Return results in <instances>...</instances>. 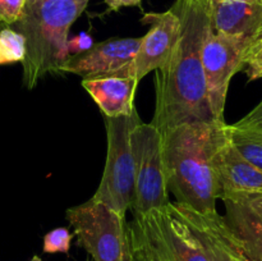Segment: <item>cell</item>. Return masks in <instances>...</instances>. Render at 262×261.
<instances>
[{
  "mask_svg": "<svg viewBox=\"0 0 262 261\" xmlns=\"http://www.w3.org/2000/svg\"><path fill=\"white\" fill-rule=\"evenodd\" d=\"M252 40L217 33L211 30L204 49L202 66L206 82L207 101L214 120L224 122L225 102L230 81L243 69V59Z\"/></svg>",
  "mask_w": 262,
  "mask_h": 261,
  "instance_id": "cell-7",
  "label": "cell"
},
{
  "mask_svg": "<svg viewBox=\"0 0 262 261\" xmlns=\"http://www.w3.org/2000/svg\"><path fill=\"white\" fill-rule=\"evenodd\" d=\"M3 27H5V26H4V25H2V23H0V30H2Z\"/></svg>",
  "mask_w": 262,
  "mask_h": 261,
  "instance_id": "cell-30",
  "label": "cell"
},
{
  "mask_svg": "<svg viewBox=\"0 0 262 261\" xmlns=\"http://www.w3.org/2000/svg\"><path fill=\"white\" fill-rule=\"evenodd\" d=\"M135 161V191L130 210L135 217L170 204L164 168L161 132L151 123L138 122L130 135Z\"/></svg>",
  "mask_w": 262,
  "mask_h": 261,
  "instance_id": "cell-6",
  "label": "cell"
},
{
  "mask_svg": "<svg viewBox=\"0 0 262 261\" xmlns=\"http://www.w3.org/2000/svg\"><path fill=\"white\" fill-rule=\"evenodd\" d=\"M238 123L242 124H252V125H261L262 127V100L248 113L246 117L242 119L238 120Z\"/></svg>",
  "mask_w": 262,
  "mask_h": 261,
  "instance_id": "cell-23",
  "label": "cell"
},
{
  "mask_svg": "<svg viewBox=\"0 0 262 261\" xmlns=\"http://www.w3.org/2000/svg\"><path fill=\"white\" fill-rule=\"evenodd\" d=\"M27 0H0V23L13 26L20 19Z\"/></svg>",
  "mask_w": 262,
  "mask_h": 261,
  "instance_id": "cell-21",
  "label": "cell"
},
{
  "mask_svg": "<svg viewBox=\"0 0 262 261\" xmlns=\"http://www.w3.org/2000/svg\"><path fill=\"white\" fill-rule=\"evenodd\" d=\"M227 127V124H225ZM219 199L262 193V170L246 160L223 132L212 156Z\"/></svg>",
  "mask_w": 262,
  "mask_h": 261,
  "instance_id": "cell-11",
  "label": "cell"
},
{
  "mask_svg": "<svg viewBox=\"0 0 262 261\" xmlns=\"http://www.w3.org/2000/svg\"><path fill=\"white\" fill-rule=\"evenodd\" d=\"M141 22L148 31L141 37L135 59L115 76L141 81L150 72L158 71L166 63L181 37V19L173 9L163 13H146Z\"/></svg>",
  "mask_w": 262,
  "mask_h": 261,
  "instance_id": "cell-9",
  "label": "cell"
},
{
  "mask_svg": "<svg viewBox=\"0 0 262 261\" xmlns=\"http://www.w3.org/2000/svg\"><path fill=\"white\" fill-rule=\"evenodd\" d=\"M234 247H235V246H234ZM235 250H237V248H235ZM237 253H238V251H237ZM238 258H239V261H250V260H247V258L243 257V256H241L239 253H238Z\"/></svg>",
  "mask_w": 262,
  "mask_h": 261,
  "instance_id": "cell-28",
  "label": "cell"
},
{
  "mask_svg": "<svg viewBox=\"0 0 262 261\" xmlns=\"http://www.w3.org/2000/svg\"><path fill=\"white\" fill-rule=\"evenodd\" d=\"M181 37L166 63L155 71V113L160 132L183 123L212 122L202 66V49L211 32L209 0H177Z\"/></svg>",
  "mask_w": 262,
  "mask_h": 261,
  "instance_id": "cell-1",
  "label": "cell"
},
{
  "mask_svg": "<svg viewBox=\"0 0 262 261\" xmlns=\"http://www.w3.org/2000/svg\"><path fill=\"white\" fill-rule=\"evenodd\" d=\"M26 55V41L22 33L5 26L0 30V66L22 63Z\"/></svg>",
  "mask_w": 262,
  "mask_h": 261,
  "instance_id": "cell-17",
  "label": "cell"
},
{
  "mask_svg": "<svg viewBox=\"0 0 262 261\" xmlns=\"http://www.w3.org/2000/svg\"><path fill=\"white\" fill-rule=\"evenodd\" d=\"M89 3L90 0H27L20 19L9 26L22 33L26 41L22 61L26 89L33 90L46 74L59 72L69 56V30Z\"/></svg>",
  "mask_w": 262,
  "mask_h": 261,
  "instance_id": "cell-3",
  "label": "cell"
},
{
  "mask_svg": "<svg viewBox=\"0 0 262 261\" xmlns=\"http://www.w3.org/2000/svg\"><path fill=\"white\" fill-rule=\"evenodd\" d=\"M138 122L141 119L137 110L124 117H105L106 161L99 187L91 197L123 215L130 209L135 191V161L130 135Z\"/></svg>",
  "mask_w": 262,
  "mask_h": 261,
  "instance_id": "cell-5",
  "label": "cell"
},
{
  "mask_svg": "<svg viewBox=\"0 0 262 261\" xmlns=\"http://www.w3.org/2000/svg\"><path fill=\"white\" fill-rule=\"evenodd\" d=\"M104 2L110 12H117V10H120L122 8L138 7L142 0H104Z\"/></svg>",
  "mask_w": 262,
  "mask_h": 261,
  "instance_id": "cell-24",
  "label": "cell"
},
{
  "mask_svg": "<svg viewBox=\"0 0 262 261\" xmlns=\"http://www.w3.org/2000/svg\"><path fill=\"white\" fill-rule=\"evenodd\" d=\"M74 233L68 228L59 227L50 230L43 237L42 251L45 253H69Z\"/></svg>",
  "mask_w": 262,
  "mask_h": 261,
  "instance_id": "cell-18",
  "label": "cell"
},
{
  "mask_svg": "<svg viewBox=\"0 0 262 261\" xmlns=\"http://www.w3.org/2000/svg\"><path fill=\"white\" fill-rule=\"evenodd\" d=\"M225 124L191 122L161 132L166 186L177 204L201 214L216 212L219 188L212 156Z\"/></svg>",
  "mask_w": 262,
  "mask_h": 261,
  "instance_id": "cell-2",
  "label": "cell"
},
{
  "mask_svg": "<svg viewBox=\"0 0 262 261\" xmlns=\"http://www.w3.org/2000/svg\"><path fill=\"white\" fill-rule=\"evenodd\" d=\"M135 222L156 261H209L196 235L168 206L135 217Z\"/></svg>",
  "mask_w": 262,
  "mask_h": 261,
  "instance_id": "cell-8",
  "label": "cell"
},
{
  "mask_svg": "<svg viewBox=\"0 0 262 261\" xmlns=\"http://www.w3.org/2000/svg\"><path fill=\"white\" fill-rule=\"evenodd\" d=\"M128 230H129L132 261H156L135 220L128 224Z\"/></svg>",
  "mask_w": 262,
  "mask_h": 261,
  "instance_id": "cell-20",
  "label": "cell"
},
{
  "mask_svg": "<svg viewBox=\"0 0 262 261\" xmlns=\"http://www.w3.org/2000/svg\"><path fill=\"white\" fill-rule=\"evenodd\" d=\"M140 81L123 77L82 79V87L106 118L130 115L136 110L135 94Z\"/></svg>",
  "mask_w": 262,
  "mask_h": 261,
  "instance_id": "cell-15",
  "label": "cell"
},
{
  "mask_svg": "<svg viewBox=\"0 0 262 261\" xmlns=\"http://www.w3.org/2000/svg\"><path fill=\"white\" fill-rule=\"evenodd\" d=\"M222 200L227 211L223 219L238 253L250 261H262V214L241 194Z\"/></svg>",
  "mask_w": 262,
  "mask_h": 261,
  "instance_id": "cell-13",
  "label": "cell"
},
{
  "mask_svg": "<svg viewBox=\"0 0 262 261\" xmlns=\"http://www.w3.org/2000/svg\"><path fill=\"white\" fill-rule=\"evenodd\" d=\"M140 44L141 37L109 38L84 53L68 56L59 72L77 74L82 79L115 76L132 63Z\"/></svg>",
  "mask_w": 262,
  "mask_h": 261,
  "instance_id": "cell-10",
  "label": "cell"
},
{
  "mask_svg": "<svg viewBox=\"0 0 262 261\" xmlns=\"http://www.w3.org/2000/svg\"><path fill=\"white\" fill-rule=\"evenodd\" d=\"M30 261H41V257L38 255H35L32 258H31Z\"/></svg>",
  "mask_w": 262,
  "mask_h": 261,
  "instance_id": "cell-27",
  "label": "cell"
},
{
  "mask_svg": "<svg viewBox=\"0 0 262 261\" xmlns=\"http://www.w3.org/2000/svg\"><path fill=\"white\" fill-rule=\"evenodd\" d=\"M235 2H246V3H262V0H235Z\"/></svg>",
  "mask_w": 262,
  "mask_h": 261,
  "instance_id": "cell-26",
  "label": "cell"
},
{
  "mask_svg": "<svg viewBox=\"0 0 262 261\" xmlns=\"http://www.w3.org/2000/svg\"><path fill=\"white\" fill-rule=\"evenodd\" d=\"M94 45V38L89 33L81 32L79 35L68 38V41H67V50H68L69 56L77 55V54H82L84 51L90 50Z\"/></svg>",
  "mask_w": 262,
  "mask_h": 261,
  "instance_id": "cell-22",
  "label": "cell"
},
{
  "mask_svg": "<svg viewBox=\"0 0 262 261\" xmlns=\"http://www.w3.org/2000/svg\"><path fill=\"white\" fill-rule=\"evenodd\" d=\"M256 38H262V27H261V30L258 31V33H257V36H256Z\"/></svg>",
  "mask_w": 262,
  "mask_h": 261,
  "instance_id": "cell-29",
  "label": "cell"
},
{
  "mask_svg": "<svg viewBox=\"0 0 262 261\" xmlns=\"http://www.w3.org/2000/svg\"><path fill=\"white\" fill-rule=\"evenodd\" d=\"M211 30L255 40L262 27V3L209 0Z\"/></svg>",
  "mask_w": 262,
  "mask_h": 261,
  "instance_id": "cell-14",
  "label": "cell"
},
{
  "mask_svg": "<svg viewBox=\"0 0 262 261\" xmlns=\"http://www.w3.org/2000/svg\"><path fill=\"white\" fill-rule=\"evenodd\" d=\"M243 68L250 81L262 79V38H255L247 48Z\"/></svg>",
  "mask_w": 262,
  "mask_h": 261,
  "instance_id": "cell-19",
  "label": "cell"
},
{
  "mask_svg": "<svg viewBox=\"0 0 262 261\" xmlns=\"http://www.w3.org/2000/svg\"><path fill=\"white\" fill-rule=\"evenodd\" d=\"M168 207L196 235L209 261H239L229 229L217 212L201 214L173 202Z\"/></svg>",
  "mask_w": 262,
  "mask_h": 261,
  "instance_id": "cell-12",
  "label": "cell"
},
{
  "mask_svg": "<svg viewBox=\"0 0 262 261\" xmlns=\"http://www.w3.org/2000/svg\"><path fill=\"white\" fill-rule=\"evenodd\" d=\"M228 140L235 150L252 165L262 170V127L261 125L227 124Z\"/></svg>",
  "mask_w": 262,
  "mask_h": 261,
  "instance_id": "cell-16",
  "label": "cell"
},
{
  "mask_svg": "<svg viewBox=\"0 0 262 261\" xmlns=\"http://www.w3.org/2000/svg\"><path fill=\"white\" fill-rule=\"evenodd\" d=\"M67 220L94 261H132L125 215L90 199L67 210Z\"/></svg>",
  "mask_w": 262,
  "mask_h": 261,
  "instance_id": "cell-4",
  "label": "cell"
},
{
  "mask_svg": "<svg viewBox=\"0 0 262 261\" xmlns=\"http://www.w3.org/2000/svg\"><path fill=\"white\" fill-rule=\"evenodd\" d=\"M241 196H245L246 200L255 207L257 211H260L262 214V193L257 194H241Z\"/></svg>",
  "mask_w": 262,
  "mask_h": 261,
  "instance_id": "cell-25",
  "label": "cell"
}]
</instances>
